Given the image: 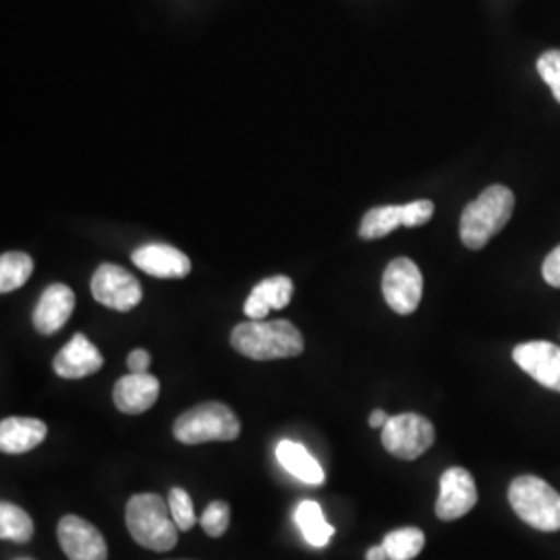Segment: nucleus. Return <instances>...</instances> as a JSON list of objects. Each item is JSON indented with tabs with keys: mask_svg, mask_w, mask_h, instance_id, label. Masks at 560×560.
I'll use <instances>...</instances> for the list:
<instances>
[{
	"mask_svg": "<svg viewBox=\"0 0 560 560\" xmlns=\"http://www.w3.org/2000/svg\"><path fill=\"white\" fill-rule=\"evenodd\" d=\"M402 226V206H381L365 212L360 226L361 240H382Z\"/></svg>",
	"mask_w": 560,
	"mask_h": 560,
	"instance_id": "obj_20",
	"label": "nucleus"
},
{
	"mask_svg": "<svg viewBox=\"0 0 560 560\" xmlns=\"http://www.w3.org/2000/svg\"><path fill=\"white\" fill-rule=\"evenodd\" d=\"M125 521L131 538L138 541L141 548L154 552H168L179 541V527L171 515L168 502H164L159 494L143 492L131 497L127 502Z\"/></svg>",
	"mask_w": 560,
	"mask_h": 560,
	"instance_id": "obj_2",
	"label": "nucleus"
},
{
	"mask_svg": "<svg viewBox=\"0 0 560 560\" xmlns=\"http://www.w3.org/2000/svg\"><path fill=\"white\" fill-rule=\"evenodd\" d=\"M541 275H544V280H546L550 287L560 289V245L546 258V261H544Z\"/></svg>",
	"mask_w": 560,
	"mask_h": 560,
	"instance_id": "obj_28",
	"label": "nucleus"
},
{
	"mask_svg": "<svg viewBox=\"0 0 560 560\" xmlns=\"http://www.w3.org/2000/svg\"><path fill=\"white\" fill-rule=\"evenodd\" d=\"M388 420H390V418H388L386 411L376 409V411H372V416H370V425H372V428H384Z\"/></svg>",
	"mask_w": 560,
	"mask_h": 560,
	"instance_id": "obj_30",
	"label": "nucleus"
},
{
	"mask_svg": "<svg viewBox=\"0 0 560 560\" xmlns=\"http://www.w3.org/2000/svg\"><path fill=\"white\" fill-rule=\"evenodd\" d=\"M515 208V196L504 185H492L481 191L478 200L467 203L460 214V241L469 249H481L504 224L511 221Z\"/></svg>",
	"mask_w": 560,
	"mask_h": 560,
	"instance_id": "obj_3",
	"label": "nucleus"
},
{
	"mask_svg": "<svg viewBox=\"0 0 560 560\" xmlns=\"http://www.w3.org/2000/svg\"><path fill=\"white\" fill-rule=\"evenodd\" d=\"M509 502L521 521L540 532H559L560 494L548 481L520 476L509 488Z\"/></svg>",
	"mask_w": 560,
	"mask_h": 560,
	"instance_id": "obj_5",
	"label": "nucleus"
},
{
	"mask_svg": "<svg viewBox=\"0 0 560 560\" xmlns=\"http://www.w3.org/2000/svg\"><path fill=\"white\" fill-rule=\"evenodd\" d=\"M231 523V506L224 501L210 502L201 515V529L210 536V538H221L226 534Z\"/></svg>",
	"mask_w": 560,
	"mask_h": 560,
	"instance_id": "obj_24",
	"label": "nucleus"
},
{
	"mask_svg": "<svg viewBox=\"0 0 560 560\" xmlns=\"http://www.w3.org/2000/svg\"><path fill=\"white\" fill-rule=\"evenodd\" d=\"M293 280L284 275L261 280L245 300V316L249 320H264L272 310H284L293 300Z\"/></svg>",
	"mask_w": 560,
	"mask_h": 560,
	"instance_id": "obj_16",
	"label": "nucleus"
},
{
	"mask_svg": "<svg viewBox=\"0 0 560 560\" xmlns=\"http://www.w3.org/2000/svg\"><path fill=\"white\" fill-rule=\"evenodd\" d=\"M0 538L27 544L34 538V521L13 502L0 504Z\"/></svg>",
	"mask_w": 560,
	"mask_h": 560,
	"instance_id": "obj_21",
	"label": "nucleus"
},
{
	"mask_svg": "<svg viewBox=\"0 0 560 560\" xmlns=\"http://www.w3.org/2000/svg\"><path fill=\"white\" fill-rule=\"evenodd\" d=\"M60 548L69 560H106L108 546L101 529L78 515H65L57 527Z\"/></svg>",
	"mask_w": 560,
	"mask_h": 560,
	"instance_id": "obj_9",
	"label": "nucleus"
},
{
	"mask_svg": "<svg viewBox=\"0 0 560 560\" xmlns=\"http://www.w3.org/2000/svg\"><path fill=\"white\" fill-rule=\"evenodd\" d=\"M295 523L303 538L316 548H326L335 536V527L324 520V511L316 501L300 502V506L295 509Z\"/></svg>",
	"mask_w": 560,
	"mask_h": 560,
	"instance_id": "obj_19",
	"label": "nucleus"
},
{
	"mask_svg": "<svg viewBox=\"0 0 560 560\" xmlns=\"http://www.w3.org/2000/svg\"><path fill=\"white\" fill-rule=\"evenodd\" d=\"M168 509L171 515L177 523L180 532H189L198 520H196V511H194V501L191 497L183 490V488H173L168 494Z\"/></svg>",
	"mask_w": 560,
	"mask_h": 560,
	"instance_id": "obj_25",
	"label": "nucleus"
},
{
	"mask_svg": "<svg viewBox=\"0 0 560 560\" xmlns=\"http://www.w3.org/2000/svg\"><path fill=\"white\" fill-rule=\"evenodd\" d=\"M538 73L552 90V96L560 104V50H548L538 59Z\"/></svg>",
	"mask_w": 560,
	"mask_h": 560,
	"instance_id": "obj_26",
	"label": "nucleus"
},
{
	"mask_svg": "<svg viewBox=\"0 0 560 560\" xmlns=\"http://www.w3.org/2000/svg\"><path fill=\"white\" fill-rule=\"evenodd\" d=\"M48 434L42 420L34 418H7L0 423V451L4 455H23L40 446Z\"/></svg>",
	"mask_w": 560,
	"mask_h": 560,
	"instance_id": "obj_17",
	"label": "nucleus"
},
{
	"mask_svg": "<svg viewBox=\"0 0 560 560\" xmlns=\"http://www.w3.org/2000/svg\"><path fill=\"white\" fill-rule=\"evenodd\" d=\"M382 293L393 312L400 316L413 314L423 295V277L418 264L409 258L390 261L382 277Z\"/></svg>",
	"mask_w": 560,
	"mask_h": 560,
	"instance_id": "obj_7",
	"label": "nucleus"
},
{
	"mask_svg": "<svg viewBox=\"0 0 560 560\" xmlns=\"http://www.w3.org/2000/svg\"><path fill=\"white\" fill-rule=\"evenodd\" d=\"M75 310V293L62 284L55 282L42 293L38 305L34 310V326L40 335H55L69 322Z\"/></svg>",
	"mask_w": 560,
	"mask_h": 560,
	"instance_id": "obj_15",
	"label": "nucleus"
},
{
	"mask_svg": "<svg viewBox=\"0 0 560 560\" xmlns=\"http://www.w3.org/2000/svg\"><path fill=\"white\" fill-rule=\"evenodd\" d=\"M513 360L525 374L541 386L560 393V347L548 340H532L517 345Z\"/></svg>",
	"mask_w": 560,
	"mask_h": 560,
	"instance_id": "obj_10",
	"label": "nucleus"
},
{
	"mask_svg": "<svg viewBox=\"0 0 560 560\" xmlns=\"http://www.w3.org/2000/svg\"><path fill=\"white\" fill-rule=\"evenodd\" d=\"M231 345L243 358L254 361L289 360L305 349L300 328L289 320H249L237 324Z\"/></svg>",
	"mask_w": 560,
	"mask_h": 560,
	"instance_id": "obj_1",
	"label": "nucleus"
},
{
	"mask_svg": "<svg viewBox=\"0 0 560 560\" xmlns=\"http://www.w3.org/2000/svg\"><path fill=\"white\" fill-rule=\"evenodd\" d=\"M365 560H388V555H386V548L378 544V546H372L370 550H368V557Z\"/></svg>",
	"mask_w": 560,
	"mask_h": 560,
	"instance_id": "obj_31",
	"label": "nucleus"
},
{
	"mask_svg": "<svg viewBox=\"0 0 560 560\" xmlns=\"http://www.w3.org/2000/svg\"><path fill=\"white\" fill-rule=\"evenodd\" d=\"M241 421L235 411L217 400H208L180 413L173 436L187 446L206 442H233L240 439Z\"/></svg>",
	"mask_w": 560,
	"mask_h": 560,
	"instance_id": "obj_4",
	"label": "nucleus"
},
{
	"mask_svg": "<svg viewBox=\"0 0 560 560\" xmlns=\"http://www.w3.org/2000/svg\"><path fill=\"white\" fill-rule=\"evenodd\" d=\"M161 395V382L156 376L143 372V374H127L115 384L113 400L120 413L127 416H140L154 407Z\"/></svg>",
	"mask_w": 560,
	"mask_h": 560,
	"instance_id": "obj_14",
	"label": "nucleus"
},
{
	"mask_svg": "<svg viewBox=\"0 0 560 560\" xmlns=\"http://www.w3.org/2000/svg\"><path fill=\"white\" fill-rule=\"evenodd\" d=\"M434 217V203L430 200L411 201L402 206V226H421Z\"/></svg>",
	"mask_w": 560,
	"mask_h": 560,
	"instance_id": "obj_27",
	"label": "nucleus"
},
{
	"mask_svg": "<svg viewBox=\"0 0 560 560\" xmlns=\"http://www.w3.org/2000/svg\"><path fill=\"white\" fill-rule=\"evenodd\" d=\"M20 560H30V559H20Z\"/></svg>",
	"mask_w": 560,
	"mask_h": 560,
	"instance_id": "obj_32",
	"label": "nucleus"
},
{
	"mask_svg": "<svg viewBox=\"0 0 560 560\" xmlns=\"http://www.w3.org/2000/svg\"><path fill=\"white\" fill-rule=\"evenodd\" d=\"M436 432L432 421L418 413L393 416L382 428L384 448L400 460H416L434 444Z\"/></svg>",
	"mask_w": 560,
	"mask_h": 560,
	"instance_id": "obj_6",
	"label": "nucleus"
},
{
	"mask_svg": "<svg viewBox=\"0 0 560 560\" xmlns=\"http://www.w3.org/2000/svg\"><path fill=\"white\" fill-rule=\"evenodd\" d=\"M277 459L291 476L305 483L320 486L326 480L320 463L300 442L280 441L277 444Z\"/></svg>",
	"mask_w": 560,
	"mask_h": 560,
	"instance_id": "obj_18",
	"label": "nucleus"
},
{
	"mask_svg": "<svg viewBox=\"0 0 560 560\" xmlns=\"http://www.w3.org/2000/svg\"><path fill=\"white\" fill-rule=\"evenodd\" d=\"M150 353L145 351V349H136V351H131L129 353V358H127V368H129V372H133V374H143V372H148V368H150Z\"/></svg>",
	"mask_w": 560,
	"mask_h": 560,
	"instance_id": "obj_29",
	"label": "nucleus"
},
{
	"mask_svg": "<svg viewBox=\"0 0 560 560\" xmlns=\"http://www.w3.org/2000/svg\"><path fill=\"white\" fill-rule=\"evenodd\" d=\"M34 272V260L23 252H9L0 258V293H13L23 287Z\"/></svg>",
	"mask_w": 560,
	"mask_h": 560,
	"instance_id": "obj_22",
	"label": "nucleus"
},
{
	"mask_svg": "<svg viewBox=\"0 0 560 560\" xmlns=\"http://www.w3.org/2000/svg\"><path fill=\"white\" fill-rule=\"evenodd\" d=\"M423 544H425V536L418 527H400L390 532L382 541L388 560L416 559L423 550Z\"/></svg>",
	"mask_w": 560,
	"mask_h": 560,
	"instance_id": "obj_23",
	"label": "nucleus"
},
{
	"mask_svg": "<svg viewBox=\"0 0 560 560\" xmlns=\"http://www.w3.org/2000/svg\"><path fill=\"white\" fill-rule=\"evenodd\" d=\"M141 272L156 279H185L191 272V260L173 245L148 243L131 256Z\"/></svg>",
	"mask_w": 560,
	"mask_h": 560,
	"instance_id": "obj_13",
	"label": "nucleus"
},
{
	"mask_svg": "<svg viewBox=\"0 0 560 560\" xmlns=\"http://www.w3.org/2000/svg\"><path fill=\"white\" fill-rule=\"evenodd\" d=\"M102 365L104 358L98 347L81 332L69 340L52 361L55 372L65 381H80L85 376H92Z\"/></svg>",
	"mask_w": 560,
	"mask_h": 560,
	"instance_id": "obj_12",
	"label": "nucleus"
},
{
	"mask_svg": "<svg viewBox=\"0 0 560 560\" xmlns=\"http://www.w3.org/2000/svg\"><path fill=\"white\" fill-rule=\"evenodd\" d=\"M94 300L115 312H131L143 300L140 280L117 264H102L90 282Z\"/></svg>",
	"mask_w": 560,
	"mask_h": 560,
	"instance_id": "obj_8",
	"label": "nucleus"
},
{
	"mask_svg": "<svg viewBox=\"0 0 560 560\" xmlns=\"http://www.w3.org/2000/svg\"><path fill=\"white\" fill-rule=\"evenodd\" d=\"M478 502V488L471 474L463 467H451L442 474L436 515L442 521L465 517Z\"/></svg>",
	"mask_w": 560,
	"mask_h": 560,
	"instance_id": "obj_11",
	"label": "nucleus"
}]
</instances>
